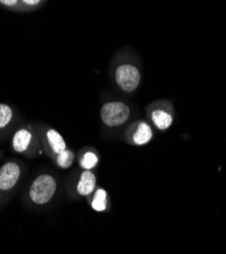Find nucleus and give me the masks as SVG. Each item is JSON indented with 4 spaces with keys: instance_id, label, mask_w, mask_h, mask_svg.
<instances>
[{
    "instance_id": "f257e3e1",
    "label": "nucleus",
    "mask_w": 226,
    "mask_h": 254,
    "mask_svg": "<svg viewBox=\"0 0 226 254\" xmlns=\"http://www.w3.org/2000/svg\"><path fill=\"white\" fill-rule=\"evenodd\" d=\"M56 182L50 175H41L30 188V197L37 204L48 202L55 193Z\"/></svg>"
},
{
    "instance_id": "f03ea898",
    "label": "nucleus",
    "mask_w": 226,
    "mask_h": 254,
    "mask_svg": "<svg viewBox=\"0 0 226 254\" xmlns=\"http://www.w3.org/2000/svg\"><path fill=\"white\" fill-rule=\"evenodd\" d=\"M130 116V108L121 102L105 104L101 110V118L108 126H117L125 123Z\"/></svg>"
},
{
    "instance_id": "7ed1b4c3",
    "label": "nucleus",
    "mask_w": 226,
    "mask_h": 254,
    "mask_svg": "<svg viewBox=\"0 0 226 254\" xmlns=\"http://www.w3.org/2000/svg\"><path fill=\"white\" fill-rule=\"evenodd\" d=\"M140 72L131 64L120 65L115 72V79L118 86L125 92L135 91L140 83Z\"/></svg>"
},
{
    "instance_id": "20e7f679",
    "label": "nucleus",
    "mask_w": 226,
    "mask_h": 254,
    "mask_svg": "<svg viewBox=\"0 0 226 254\" xmlns=\"http://www.w3.org/2000/svg\"><path fill=\"white\" fill-rule=\"evenodd\" d=\"M19 168L15 163H7L0 169V189L12 188L19 178Z\"/></svg>"
},
{
    "instance_id": "39448f33",
    "label": "nucleus",
    "mask_w": 226,
    "mask_h": 254,
    "mask_svg": "<svg viewBox=\"0 0 226 254\" xmlns=\"http://www.w3.org/2000/svg\"><path fill=\"white\" fill-rule=\"evenodd\" d=\"M96 178L90 171H85L80 176L77 184V192L81 195H89L95 188Z\"/></svg>"
},
{
    "instance_id": "423d86ee",
    "label": "nucleus",
    "mask_w": 226,
    "mask_h": 254,
    "mask_svg": "<svg viewBox=\"0 0 226 254\" xmlns=\"http://www.w3.org/2000/svg\"><path fill=\"white\" fill-rule=\"evenodd\" d=\"M31 139H32V134L28 130L26 129L18 130L13 136V141H12L13 149L18 153L25 152L28 149Z\"/></svg>"
},
{
    "instance_id": "0eeeda50",
    "label": "nucleus",
    "mask_w": 226,
    "mask_h": 254,
    "mask_svg": "<svg viewBox=\"0 0 226 254\" xmlns=\"http://www.w3.org/2000/svg\"><path fill=\"white\" fill-rule=\"evenodd\" d=\"M152 138V129L147 123H141L134 134V141L139 144H145Z\"/></svg>"
},
{
    "instance_id": "6e6552de",
    "label": "nucleus",
    "mask_w": 226,
    "mask_h": 254,
    "mask_svg": "<svg viewBox=\"0 0 226 254\" xmlns=\"http://www.w3.org/2000/svg\"><path fill=\"white\" fill-rule=\"evenodd\" d=\"M47 138L49 140V143L52 147V150L55 154L59 155L60 153H63L66 151V142L65 139L61 137V135L54 129H51L47 132Z\"/></svg>"
},
{
    "instance_id": "1a4fd4ad",
    "label": "nucleus",
    "mask_w": 226,
    "mask_h": 254,
    "mask_svg": "<svg viewBox=\"0 0 226 254\" xmlns=\"http://www.w3.org/2000/svg\"><path fill=\"white\" fill-rule=\"evenodd\" d=\"M152 119H153V122L155 123V125L157 126V128H159L161 130L167 129L172 123L171 115L166 113L165 111H162V110L154 111L152 114Z\"/></svg>"
},
{
    "instance_id": "9d476101",
    "label": "nucleus",
    "mask_w": 226,
    "mask_h": 254,
    "mask_svg": "<svg viewBox=\"0 0 226 254\" xmlns=\"http://www.w3.org/2000/svg\"><path fill=\"white\" fill-rule=\"evenodd\" d=\"M107 193L103 189H98L92 202V207L97 211H102L106 208Z\"/></svg>"
},
{
    "instance_id": "9b49d317",
    "label": "nucleus",
    "mask_w": 226,
    "mask_h": 254,
    "mask_svg": "<svg viewBox=\"0 0 226 254\" xmlns=\"http://www.w3.org/2000/svg\"><path fill=\"white\" fill-rule=\"evenodd\" d=\"M12 117V111L6 105L0 104V128L6 126Z\"/></svg>"
},
{
    "instance_id": "f8f14e48",
    "label": "nucleus",
    "mask_w": 226,
    "mask_h": 254,
    "mask_svg": "<svg viewBox=\"0 0 226 254\" xmlns=\"http://www.w3.org/2000/svg\"><path fill=\"white\" fill-rule=\"evenodd\" d=\"M74 161V154L69 151V150H66L65 152L60 153L58 155V158H57V164L60 168H69L72 163Z\"/></svg>"
},
{
    "instance_id": "ddd939ff",
    "label": "nucleus",
    "mask_w": 226,
    "mask_h": 254,
    "mask_svg": "<svg viewBox=\"0 0 226 254\" xmlns=\"http://www.w3.org/2000/svg\"><path fill=\"white\" fill-rule=\"evenodd\" d=\"M97 163H98L97 156L94 153L89 152L84 156L83 160H81L80 165L84 169H87V170H89V169H92Z\"/></svg>"
},
{
    "instance_id": "4468645a",
    "label": "nucleus",
    "mask_w": 226,
    "mask_h": 254,
    "mask_svg": "<svg viewBox=\"0 0 226 254\" xmlns=\"http://www.w3.org/2000/svg\"><path fill=\"white\" fill-rule=\"evenodd\" d=\"M0 3H3L5 5H14L17 3L16 0H1Z\"/></svg>"
},
{
    "instance_id": "2eb2a0df",
    "label": "nucleus",
    "mask_w": 226,
    "mask_h": 254,
    "mask_svg": "<svg viewBox=\"0 0 226 254\" xmlns=\"http://www.w3.org/2000/svg\"><path fill=\"white\" fill-rule=\"evenodd\" d=\"M24 3L29 4V5H35V4L39 3V0H25Z\"/></svg>"
}]
</instances>
